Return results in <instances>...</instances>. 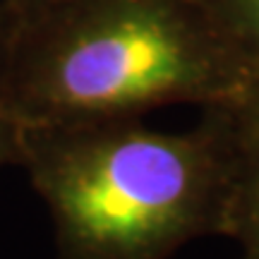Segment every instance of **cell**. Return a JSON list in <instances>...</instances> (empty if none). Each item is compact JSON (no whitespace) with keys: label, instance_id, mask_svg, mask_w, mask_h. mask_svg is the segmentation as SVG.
I'll use <instances>...</instances> for the list:
<instances>
[{"label":"cell","instance_id":"obj_1","mask_svg":"<svg viewBox=\"0 0 259 259\" xmlns=\"http://www.w3.org/2000/svg\"><path fill=\"white\" fill-rule=\"evenodd\" d=\"M238 120L202 108L185 132L108 118L22 127V158L53 221L60 259H168L228 235Z\"/></svg>","mask_w":259,"mask_h":259},{"label":"cell","instance_id":"obj_2","mask_svg":"<svg viewBox=\"0 0 259 259\" xmlns=\"http://www.w3.org/2000/svg\"><path fill=\"white\" fill-rule=\"evenodd\" d=\"M8 99L22 127L240 101L202 0H46L17 10Z\"/></svg>","mask_w":259,"mask_h":259},{"label":"cell","instance_id":"obj_3","mask_svg":"<svg viewBox=\"0 0 259 259\" xmlns=\"http://www.w3.org/2000/svg\"><path fill=\"white\" fill-rule=\"evenodd\" d=\"M240 72L233 111L259 125V0H202Z\"/></svg>","mask_w":259,"mask_h":259},{"label":"cell","instance_id":"obj_4","mask_svg":"<svg viewBox=\"0 0 259 259\" xmlns=\"http://www.w3.org/2000/svg\"><path fill=\"white\" fill-rule=\"evenodd\" d=\"M235 120L238 163L226 238L240 247L242 259H259V125L242 118L240 113H235Z\"/></svg>","mask_w":259,"mask_h":259},{"label":"cell","instance_id":"obj_5","mask_svg":"<svg viewBox=\"0 0 259 259\" xmlns=\"http://www.w3.org/2000/svg\"><path fill=\"white\" fill-rule=\"evenodd\" d=\"M15 24L17 8L10 0H0V168L19 166L22 158V125L8 99V56Z\"/></svg>","mask_w":259,"mask_h":259},{"label":"cell","instance_id":"obj_6","mask_svg":"<svg viewBox=\"0 0 259 259\" xmlns=\"http://www.w3.org/2000/svg\"><path fill=\"white\" fill-rule=\"evenodd\" d=\"M10 3L17 10H29V8H34V5H38V3H46V0H10Z\"/></svg>","mask_w":259,"mask_h":259}]
</instances>
